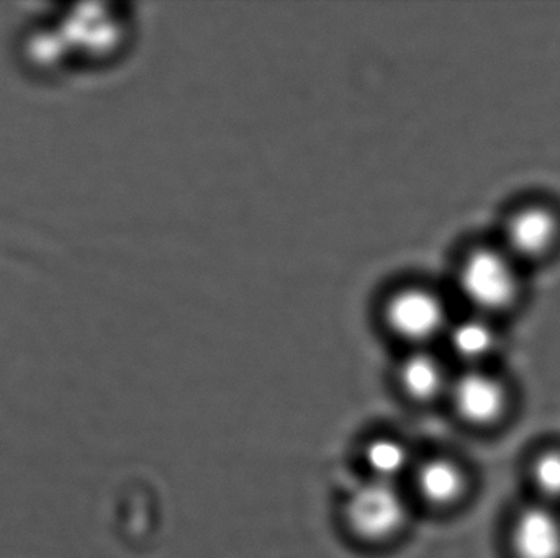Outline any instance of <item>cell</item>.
<instances>
[{
    "label": "cell",
    "mask_w": 560,
    "mask_h": 558,
    "mask_svg": "<svg viewBox=\"0 0 560 558\" xmlns=\"http://www.w3.org/2000/svg\"><path fill=\"white\" fill-rule=\"evenodd\" d=\"M518 265L503 248L474 249L459 269L464 297L483 314L506 313L522 295Z\"/></svg>",
    "instance_id": "cell-1"
},
{
    "label": "cell",
    "mask_w": 560,
    "mask_h": 558,
    "mask_svg": "<svg viewBox=\"0 0 560 558\" xmlns=\"http://www.w3.org/2000/svg\"><path fill=\"white\" fill-rule=\"evenodd\" d=\"M55 25L72 58H105L117 51L124 39L120 19L97 3L72 7Z\"/></svg>",
    "instance_id": "cell-2"
},
{
    "label": "cell",
    "mask_w": 560,
    "mask_h": 558,
    "mask_svg": "<svg viewBox=\"0 0 560 558\" xmlns=\"http://www.w3.org/2000/svg\"><path fill=\"white\" fill-rule=\"evenodd\" d=\"M503 249L516 262L548 258L560 241V216L546 203H526L510 213L503 226Z\"/></svg>",
    "instance_id": "cell-3"
},
{
    "label": "cell",
    "mask_w": 560,
    "mask_h": 558,
    "mask_svg": "<svg viewBox=\"0 0 560 558\" xmlns=\"http://www.w3.org/2000/svg\"><path fill=\"white\" fill-rule=\"evenodd\" d=\"M348 521L365 539H384L400 530L407 517L404 498L388 482L362 485L348 501Z\"/></svg>",
    "instance_id": "cell-4"
},
{
    "label": "cell",
    "mask_w": 560,
    "mask_h": 558,
    "mask_svg": "<svg viewBox=\"0 0 560 558\" xmlns=\"http://www.w3.org/2000/svg\"><path fill=\"white\" fill-rule=\"evenodd\" d=\"M387 321L405 340L427 341L443 330L446 311L436 295L421 288H408L388 301Z\"/></svg>",
    "instance_id": "cell-5"
},
{
    "label": "cell",
    "mask_w": 560,
    "mask_h": 558,
    "mask_svg": "<svg viewBox=\"0 0 560 558\" xmlns=\"http://www.w3.org/2000/svg\"><path fill=\"white\" fill-rule=\"evenodd\" d=\"M457 412L470 423H492L505 408L506 393L495 377L479 370L464 373L454 385Z\"/></svg>",
    "instance_id": "cell-6"
},
{
    "label": "cell",
    "mask_w": 560,
    "mask_h": 558,
    "mask_svg": "<svg viewBox=\"0 0 560 558\" xmlns=\"http://www.w3.org/2000/svg\"><path fill=\"white\" fill-rule=\"evenodd\" d=\"M518 558H560V521L546 508L523 511L513 527Z\"/></svg>",
    "instance_id": "cell-7"
},
{
    "label": "cell",
    "mask_w": 560,
    "mask_h": 558,
    "mask_svg": "<svg viewBox=\"0 0 560 558\" xmlns=\"http://www.w3.org/2000/svg\"><path fill=\"white\" fill-rule=\"evenodd\" d=\"M23 55L28 64L46 74L59 71L72 58L71 51L56 25L43 26V28L30 32L23 41Z\"/></svg>",
    "instance_id": "cell-8"
},
{
    "label": "cell",
    "mask_w": 560,
    "mask_h": 558,
    "mask_svg": "<svg viewBox=\"0 0 560 558\" xmlns=\"http://www.w3.org/2000/svg\"><path fill=\"white\" fill-rule=\"evenodd\" d=\"M499 334L486 318L460 321L451 331V347L463 359L477 363L495 351Z\"/></svg>",
    "instance_id": "cell-9"
},
{
    "label": "cell",
    "mask_w": 560,
    "mask_h": 558,
    "mask_svg": "<svg viewBox=\"0 0 560 558\" xmlns=\"http://www.w3.org/2000/svg\"><path fill=\"white\" fill-rule=\"evenodd\" d=\"M418 488L431 503H453L463 494L464 477L451 462L431 461L418 472Z\"/></svg>",
    "instance_id": "cell-10"
},
{
    "label": "cell",
    "mask_w": 560,
    "mask_h": 558,
    "mask_svg": "<svg viewBox=\"0 0 560 558\" xmlns=\"http://www.w3.org/2000/svg\"><path fill=\"white\" fill-rule=\"evenodd\" d=\"M401 383L411 396L430 400L443 389L444 373L440 363L428 354H415L401 366Z\"/></svg>",
    "instance_id": "cell-11"
},
{
    "label": "cell",
    "mask_w": 560,
    "mask_h": 558,
    "mask_svg": "<svg viewBox=\"0 0 560 558\" xmlns=\"http://www.w3.org/2000/svg\"><path fill=\"white\" fill-rule=\"evenodd\" d=\"M365 462L374 474L381 477V480L387 482L388 478L401 474L408 464V452L400 442L392 439H377L369 444L365 451Z\"/></svg>",
    "instance_id": "cell-12"
},
{
    "label": "cell",
    "mask_w": 560,
    "mask_h": 558,
    "mask_svg": "<svg viewBox=\"0 0 560 558\" xmlns=\"http://www.w3.org/2000/svg\"><path fill=\"white\" fill-rule=\"evenodd\" d=\"M535 482L548 497H560V451L542 454L535 464Z\"/></svg>",
    "instance_id": "cell-13"
}]
</instances>
